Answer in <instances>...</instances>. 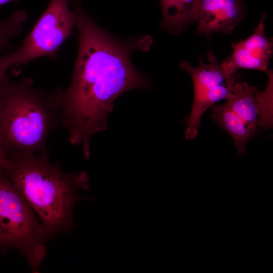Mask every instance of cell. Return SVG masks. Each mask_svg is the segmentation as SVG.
Returning <instances> with one entry per match:
<instances>
[{"label": "cell", "instance_id": "cell-1", "mask_svg": "<svg viewBox=\"0 0 273 273\" xmlns=\"http://www.w3.org/2000/svg\"><path fill=\"white\" fill-rule=\"evenodd\" d=\"M76 14L78 52L70 84L60 90L61 126L67 129L70 143L81 145L88 159L91 137L107 129L114 101L127 90L149 88L130 56L135 51H149L152 39L145 36L117 40L86 14L80 1Z\"/></svg>", "mask_w": 273, "mask_h": 273}, {"label": "cell", "instance_id": "cell-2", "mask_svg": "<svg viewBox=\"0 0 273 273\" xmlns=\"http://www.w3.org/2000/svg\"><path fill=\"white\" fill-rule=\"evenodd\" d=\"M7 156L12 165L4 172L52 237L73 229L77 203L93 199L79 192L89 189L87 172L67 173L59 162L50 161V154L13 153Z\"/></svg>", "mask_w": 273, "mask_h": 273}, {"label": "cell", "instance_id": "cell-3", "mask_svg": "<svg viewBox=\"0 0 273 273\" xmlns=\"http://www.w3.org/2000/svg\"><path fill=\"white\" fill-rule=\"evenodd\" d=\"M60 88L48 90L24 77L8 76L0 84V136L7 155L13 153L50 154V133L61 126Z\"/></svg>", "mask_w": 273, "mask_h": 273}, {"label": "cell", "instance_id": "cell-4", "mask_svg": "<svg viewBox=\"0 0 273 273\" xmlns=\"http://www.w3.org/2000/svg\"><path fill=\"white\" fill-rule=\"evenodd\" d=\"M51 238L31 207L0 169V251L17 249L36 272Z\"/></svg>", "mask_w": 273, "mask_h": 273}, {"label": "cell", "instance_id": "cell-5", "mask_svg": "<svg viewBox=\"0 0 273 273\" xmlns=\"http://www.w3.org/2000/svg\"><path fill=\"white\" fill-rule=\"evenodd\" d=\"M78 0H50L46 10L18 48L8 54L12 67L37 58H55L76 23Z\"/></svg>", "mask_w": 273, "mask_h": 273}, {"label": "cell", "instance_id": "cell-6", "mask_svg": "<svg viewBox=\"0 0 273 273\" xmlns=\"http://www.w3.org/2000/svg\"><path fill=\"white\" fill-rule=\"evenodd\" d=\"M266 72L269 80L263 90L246 82H234L226 99L232 111L255 130L257 126L265 129L272 125L273 74L271 69Z\"/></svg>", "mask_w": 273, "mask_h": 273}, {"label": "cell", "instance_id": "cell-7", "mask_svg": "<svg viewBox=\"0 0 273 273\" xmlns=\"http://www.w3.org/2000/svg\"><path fill=\"white\" fill-rule=\"evenodd\" d=\"M262 15L252 34L243 40L232 45L233 51L230 56L223 60L220 65L229 75L235 74L239 69L267 70L268 64L273 52L272 39L265 35L264 20Z\"/></svg>", "mask_w": 273, "mask_h": 273}, {"label": "cell", "instance_id": "cell-8", "mask_svg": "<svg viewBox=\"0 0 273 273\" xmlns=\"http://www.w3.org/2000/svg\"><path fill=\"white\" fill-rule=\"evenodd\" d=\"M242 0H200L196 21L198 35L231 32L244 18Z\"/></svg>", "mask_w": 273, "mask_h": 273}, {"label": "cell", "instance_id": "cell-9", "mask_svg": "<svg viewBox=\"0 0 273 273\" xmlns=\"http://www.w3.org/2000/svg\"><path fill=\"white\" fill-rule=\"evenodd\" d=\"M208 62L200 61L197 67L192 66L187 61H183L180 69L189 72L194 85V94L222 93L229 95L236 78L235 74H227L221 66L214 54L209 51Z\"/></svg>", "mask_w": 273, "mask_h": 273}, {"label": "cell", "instance_id": "cell-10", "mask_svg": "<svg viewBox=\"0 0 273 273\" xmlns=\"http://www.w3.org/2000/svg\"><path fill=\"white\" fill-rule=\"evenodd\" d=\"M162 27L177 35L197 20L200 0H159Z\"/></svg>", "mask_w": 273, "mask_h": 273}, {"label": "cell", "instance_id": "cell-11", "mask_svg": "<svg viewBox=\"0 0 273 273\" xmlns=\"http://www.w3.org/2000/svg\"><path fill=\"white\" fill-rule=\"evenodd\" d=\"M211 118L230 135L239 154L244 153L246 143L255 130L249 127L225 103L212 108Z\"/></svg>", "mask_w": 273, "mask_h": 273}, {"label": "cell", "instance_id": "cell-12", "mask_svg": "<svg viewBox=\"0 0 273 273\" xmlns=\"http://www.w3.org/2000/svg\"><path fill=\"white\" fill-rule=\"evenodd\" d=\"M27 19L26 13L21 10L14 11L9 18L0 20V55L11 41L21 32Z\"/></svg>", "mask_w": 273, "mask_h": 273}, {"label": "cell", "instance_id": "cell-13", "mask_svg": "<svg viewBox=\"0 0 273 273\" xmlns=\"http://www.w3.org/2000/svg\"><path fill=\"white\" fill-rule=\"evenodd\" d=\"M12 68L10 63L8 55L2 56L0 55V84L8 76L7 71Z\"/></svg>", "mask_w": 273, "mask_h": 273}, {"label": "cell", "instance_id": "cell-14", "mask_svg": "<svg viewBox=\"0 0 273 273\" xmlns=\"http://www.w3.org/2000/svg\"><path fill=\"white\" fill-rule=\"evenodd\" d=\"M12 165V162L7 156L0 136V169L6 170Z\"/></svg>", "mask_w": 273, "mask_h": 273}, {"label": "cell", "instance_id": "cell-15", "mask_svg": "<svg viewBox=\"0 0 273 273\" xmlns=\"http://www.w3.org/2000/svg\"><path fill=\"white\" fill-rule=\"evenodd\" d=\"M18 1V0H0V8L9 3Z\"/></svg>", "mask_w": 273, "mask_h": 273}]
</instances>
